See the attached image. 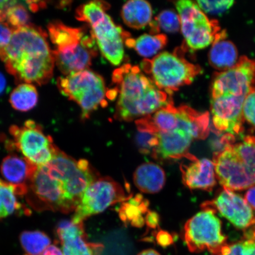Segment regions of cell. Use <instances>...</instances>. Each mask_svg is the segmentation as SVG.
Listing matches in <instances>:
<instances>
[{
    "label": "cell",
    "mask_w": 255,
    "mask_h": 255,
    "mask_svg": "<svg viewBox=\"0 0 255 255\" xmlns=\"http://www.w3.org/2000/svg\"><path fill=\"white\" fill-rule=\"evenodd\" d=\"M116 88L108 98L118 97L115 118L129 122L150 116L173 102L170 95L159 89L138 66L126 64L113 73Z\"/></svg>",
    "instance_id": "obj_2"
},
{
    "label": "cell",
    "mask_w": 255,
    "mask_h": 255,
    "mask_svg": "<svg viewBox=\"0 0 255 255\" xmlns=\"http://www.w3.org/2000/svg\"><path fill=\"white\" fill-rule=\"evenodd\" d=\"M245 97L225 95L212 98L213 123L216 129L229 135H238L244 131L243 107Z\"/></svg>",
    "instance_id": "obj_15"
},
{
    "label": "cell",
    "mask_w": 255,
    "mask_h": 255,
    "mask_svg": "<svg viewBox=\"0 0 255 255\" xmlns=\"http://www.w3.org/2000/svg\"><path fill=\"white\" fill-rule=\"evenodd\" d=\"M179 15L181 30L185 40L191 49L199 50L225 39L218 22L210 20L199 5L189 0L175 2Z\"/></svg>",
    "instance_id": "obj_10"
},
{
    "label": "cell",
    "mask_w": 255,
    "mask_h": 255,
    "mask_svg": "<svg viewBox=\"0 0 255 255\" xmlns=\"http://www.w3.org/2000/svg\"><path fill=\"white\" fill-rule=\"evenodd\" d=\"M27 194L28 202L37 210L68 213L76 209L66 195L63 184L50 176L43 167L37 168Z\"/></svg>",
    "instance_id": "obj_13"
},
{
    "label": "cell",
    "mask_w": 255,
    "mask_h": 255,
    "mask_svg": "<svg viewBox=\"0 0 255 255\" xmlns=\"http://www.w3.org/2000/svg\"><path fill=\"white\" fill-rule=\"evenodd\" d=\"M30 16L27 9L23 5L15 4L8 9L7 14V24L15 29L28 25Z\"/></svg>",
    "instance_id": "obj_29"
},
{
    "label": "cell",
    "mask_w": 255,
    "mask_h": 255,
    "mask_svg": "<svg viewBox=\"0 0 255 255\" xmlns=\"http://www.w3.org/2000/svg\"><path fill=\"white\" fill-rule=\"evenodd\" d=\"M148 205V201L141 194H137L134 197L130 196L123 202L120 207V218L124 222L129 223L133 227L141 228L145 223L143 215L149 211Z\"/></svg>",
    "instance_id": "obj_23"
},
{
    "label": "cell",
    "mask_w": 255,
    "mask_h": 255,
    "mask_svg": "<svg viewBox=\"0 0 255 255\" xmlns=\"http://www.w3.org/2000/svg\"><path fill=\"white\" fill-rule=\"evenodd\" d=\"M245 200L255 210V186L252 187L245 194Z\"/></svg>",
    "instance_id": "obj_39"
},
{
    "label": "cell",
    "mask_w": 255,
    "mask_h": 255,
    "mask_svg": "<svg viewBox=\"0 0 255 255\" xmlns=\"http://www.w3.org/2000/svg\"><path fill=\"white\" fill-rule=\"evenodd\" d=\"M47 35L33 25L15 28L7 46L0 48V59L15 81L22 84H47L53 76L55 60Z\"/></svg>",
    "instance_id": "obj_1"
},
{
    "label": "cell",
    "mask_w": 255,
    "mask_h": 255,
    "mask_svg": "<svg viewBox=\"0 0 255 255\" xmlns=\"http://www.w3.org/2000/svg\"><path fill=\"white\" fill-rule=\"evenodd\" d=\"M17 4L15 1H0V22H4L7 18L8 9L12 5Z\"/></svg>",
    "instance_id": "obj_37"
},
{
    "label": "cell",
    "mask_w": 255,
    "mask_h": 255,
    "mask_svg": "<svg viewBox=\"0 0 255 255\" xmlns=\"http://www.w3.org/2000/svg\"><path fill=\"white\" fill-rule=\"evenodd\" d=\"M28 7L32 11H36L40 8H43L46 6L45 2L42 1H27Z\"/></svg>",
    "instance_id": "obj_41"
},
{
    "label": "cell",
    "mask_w": 255,
    "mask_h": 255,
    "mask_svg": "<svg viewBox=\"0 0 255 255\" xmlns=\"http://www.w3.org/2000/svg\"><path fill=\"white\" fill-rule=\"evenodd\" d=\"M20 197L12 185L0 179V221L9 216L15 214H29L30 212L18 200Z\"/></svg>",
    "instance_id": "obj_24"
},
{
    "label": "cell",
    "mask_w": 255,
    "mask_h": 255,
    "mask_svg": "<svg viewBox=\"0 0 255 255\" xmlns=\"http://www.w3.org/2000/svg\"><path fill=\"white\" fill-rule=\"evenodd\" d=\"M156 241L159 246L166 248L173 244L174 239L168 232L160 231L156 236Z\"/></svg>",
    "instance_id": "obj_36"
},
{
    "label": "cell",
    "mask_w": 255,
    "mask_h": 255,
    "mask_svg": "<svg viewBox=\"0 0 255 255\" xmlns=\"http://www.w3.org/2000/svg\"><path fill=\"white\" fill-rule=\"evenodd\" d=\"M190 162L181 165L183 183L190 189L211 191L216 184L215 165L207 158L197 159L191 155Z\"/></svg>",
    "instance_id": "obj_19"
},
{
    "label": "cell",
    "mask_w": 255,
    "mask_h": 255,
    "mask_svg": "<svg viewBox=\"0 0 255 255\" xmlns=\"http://www.w3.org/2000/svg\"><path fill=\"white\" fill-rule=\"evenodd\" d=\"M255 61L242 57L236 65L215 75L212 85V98L231 95L247 98L255 90Z\"/></svg>",
    "instance_id": "obj_14"
},
{
    "label": "cell",
    "mask_w": 255,
    "mask_h": 255,
    "mask_svg": "<svg viewBox=\"0 0 255 255\" xmlns=\"http://www.w3.org/2000/svg\"><path fill=\"white\" fill-rule=\"evenodd\" d=\"M215 213L212 209H203L185 224L184 241L191 253L209 251L213 254L226 244L222 223Z\"/></svg>",
    "instance_id": "obj_11"
},
{
    "label": "cell",
    "mask_w": 255,
    "mask_h": 255,
    "mask_svg": "<svg viewBox=\"0 0 255 255\" xmlns=\"http://www.w3.org/2000/svg\"><path fill=\"white\" fill-rule=\"evenodd\" d=\"M121 15L124 23L128 26L141 29L151 23L152 9L147 1L131 0L124 5Z\"/></svg>",
    "instance_id": "obj_21"
},
{
    "label": "cell",
    "mask_w": 255,
    "mask_h": 255,
    "mask_svg": "<svg viewBox=\"0 0 255 255\" xmlns=\"http://www.w3.org/2000/svg\"><path fill=\"white\" fill-rule=\"evenodd\" d=\"M24 157L11 154L1 164V173L6 182L14 186L20 197L27 195L32 178L37 169Z\"/></svg>",
    "instance_id": "obj_18"
},
{
    "label": "cell",
    "mask_w": 255,
    "mask_h": 255,
    "mask_svg": "<svg viewBox=\"0 0 255 255\" xmlns=\"http://www.w3.org/2000/svg\"><path fill=\"white\" fill-rule=\"evenodd\" d=\"M203 209L219 212L239 229L247 230L255 226V213L246 200L225 188L212 202L204 203Z\"/></svg>",
    "instance_id": "obj_16"
},
{
    "label": "cell",
    "mask_w": 255,
    "mask_h": 255,
    "mask_svg": "<svg viewBox=\"0 0 255 255\" xmlns=\"http://www.w3.org/2000/svg\"><path fill=\"white\" fill-rule=\"evenodd\" d=\"M38 101L36 87L30 84H21L12 92L9 103L15 110L26 112L33 109Z\"/></svg>",
    "instance_id": "obj_26"
},
{
    "label": "cell",
    "mask_w": 255,
    "mask_h": 255,
    "mask_svg": "<svg viewBox=\"0 0 255 255\" xmlns=\"http://www.w3.org/2000/svg\"><path fill=\"white\" fill-rule=\"evenodd\" d=\"M20 242L27 255H39L51 244L50 239L45 233L39 231L21 233Z\"/></svg>",
    "instance_id": "obj_27"
},
{
    "label": "cell",
    "mask_w": 255,
    "mask_h": 255,
    "mask_svg": "<svg viewBox=\"0 0 255 255\" xmlns=\"http://www.w3.org/2000/svg\"><path fill=\"white\" fill-rule=\"evenodd\" d=\"M137 255H161L157 251L152 250V249H149L141 252L139 254Z\"/></svg>",
    "instance_id": "obj_43"
},
{
    "label": "cell",
    "mask_w": 255,
    "mask_h": 255,
    "mask_svg": "<svg viewBox=\"0 0 255 255\" xmlns=\"http://www.w3.org/2000/svg\"><path fill=\"white\" fill-rule=\"evenodd\" d=\"M13 28L7 23L0 22V48L7 45L11 39Z\"/></svg>",
    "instance_id": "obj_35"
},
{
    "label": "cell",
    "mask_w": 255,
    "mask_h": 255,
    "mask_svg": "<svg viewBox=\"0 0 255 255\" xmlns=\"http://www.w3.org/2000/svg\"><path fill=\"white\" fill-rule=\"evenodd\" d=\"M229 141L222 151L213 154L216 177L225 189L244 190L255 186V137Z\"/></svg>",
    "instance_id": "obj_4"
},
{
    "label": "cell",
    "mask_w": 255,
    "mask_h": 255,
    "mask_svg": "<svg viewBox=\"0 0 255 255\" xmlns=\"http://www.w3.org/2000/svg\"><path fill=\"white\" fill-rule=\"evenodd\" d=\"M39 255H63V254L62 251L57 245H50Z\"/></svg>",
    "instance_id": "obj_40"
},
{
    "label": "cell",
    "mask_w": 255,
    "mask_h": 255,
    "mask_svg": "<svg viewBox=\"0 0 255 255\" xmlns=\"http://www.w3.org/2000/svg\"><path fill=\"white\" fill-rule=\"evenodd\" d=\"M234 1H197V4L204 12L210 14H221L234 5Z\"/></svg>",
    "instance_id": "obj_31"
},
{
    "label": "cell",
    "mask_w": 255,
    "mask_h": 255,
    "mask_svg": "<svg viewBox=\"0 0 255 255\" xmlns=\"http://www.w3.org/2000/svg\"><path fill=\"white\" fill-rule=\"evenodd\" d=\"M136 142L140 152L152 155L158 145V138L155 133L138 131L136 136Z\"/></svg>",
    "instance_id": "obj_30"
},
{
    "label": "cell",
    "mask_w": 255,
    "mask_h": 255,
    "mask_svg": "<svg viewBox=\"0 0 255 255\" xmlns=\"http://www.w3.org/2000/svg\"><path fill=\"white\" fill-rule=\"evenodd\" d=\"M50 40L54 45L55 64L64 75L88 69L97 55L93 34L82 28L69 27L56 21L48 25Z\"/></svg>",
    "instance_id": "obj_3"
},
{
    "label": "cell",
    "mask_w": 255,
    "mask_h": 255,
    "mask_svg": "<svg viewBox=\"0 0 255 255\" xmlns=\"http://www.w3.org/2000/svg\"><path fill=\"white\" fill-rule=\"evenodd\" d=\"M238 50L235 44L225 39L213 43L209 54L210 65L222 72L235 66L238 62Z\"/></svg>",
    "instance_id": "obj_22"
},
{
    "label": "cell",
    "mask_w": 255,
    "mask_h": 255,
    "mask_svg": "<svg viewBox=\"0 0 255 255\" xmlns=\"http://www.w3.org/2000/svg\"><path fill=\"white\" fill-rule=\"evenodd\" d=\"M42 167L50 176L61 181L67 196L76 208L86 189L100 177L87 160H76L59 149L52 160Z\"/></svg>",
    "instance_id": "obj_8"
},
{
    "label": "cell",
    "mask_w": 255,
    "mask_h": 255,
    "mask_svg": "<svg viewBox=\"0 0 255 255\" xmlns=\"http://www.w3.org/2000/svg\"><path fill=\"white\" fill-rule=\"evenodd\" d=\"M128 197L123 186L116 180L110 177H100L83 194L72 221L84 222L116 203L125 202Z\"/></svg>",
    "instance_id": "obj_12"
},
{
    "label": "cell",
    "mask_w": 255,
    "mask_h": 255,
    "mask_svg": "<svg viewBox=\"0 0 255 255\" xmlns=\"http://www.w3.org/2000/svg\"><path fill=\"white\" fill-rule=\"evenodd\" d=\"M143 71L151 76L156 86L170 95L185 85H190L199 75L198 65L188 61L177 54L163 52L152 59H145L141 63Z\"/></svg>",
    "instance_id": "obj_6"
},
{
    "label": "cell",
    "mask_w": 255,
    "mask_h": 255,
    "mask_svg": "<svg viewBox=\"0 0 255 255\" xmlns=\"http://www.w3.org/2000/svg\"><path fill=\"white\" fill-rule=\"evenodd\" d=\"M6 87V80L2 73L0 72V94L4 91Z\"/></svg>",
    "instance_id": "obj_42"
},
{
    "label": "cell",
    "mask_w": 255,
    "mask_h": 255,
    "mask_svg": "<svg viewBox=\"0 0 255 255\" xmlns=\"http://www.w3.org/2000/svg\"><path fill=\"white\" fill-rule=\"evenodd\" d=\"M145 221L148 227L155 229L159 225V217L157 213L148 211L146 213Z\"/></svg>",
    "instance_id": "obj_38"
},
{
    "label": "cell",
    "mask_w": 255,
    "mask_h": 255,
    "mask_svg": "<svg viewBox=\"0 0 255 255\" xmlns=\"http://www.w3.org/2000/svg\"><path fill=\"white\" fill-rule=\"evenodd\" d=\"M243 116L252 127L255 128V90L247 96L243 107Z\"/></svg>",
    "instance_id": "obj_32"
},
{
    "label": "cell",
    "mask_w": 255,
    "mask_h": 255,
    "mask_svg": "<svg viewBox=\"0 0 255 255\" xmlns=\"http://www.w3.org/2000/svg\"><path fill=\"white\" fill-rule=\"evenodd\" d=\"M212 255H245L241 241L228 245L225 244Z\"/></svg>",
    "instance_id": "obj_34"
},
{
    "label": "cell",
    "mask_w": 255,
    "mask_h": 255,
    "mask_svg": "<svg viewBox=\"0 0 255 255\" xmlns=\"http://www.w3.org/2000/svg\"><path fill=\"white\" fill-rule=\"evenodd\" d=\"M9 133L12 141L8 143L9 149L20 152L37 167L49 163L59 150L52 136L46 134L43 128L34 121H25L21 126H12Z\"/></svg>",
    "instance_id": "obj_9"
},
{
    "label": "cell",
    "mask_w": 255,
    "mask_h": 255,
    "mask_svg": "<svg viewBox=\"0 0 255 255\" xmlns=\"http://www.w3.org/2000/svg\"><path fill=\"white\" fill-rule=\"evenodd\" d=\"M241 241L245 255H255V226L247 229Z\"/></svg>",
    "instance_id": "obj_33"
},
{
    "label": "cell",
    "mask_w": 255,
    "mask_h": 255,
    "mask_svg": "<svg viewBox=\"0 0 255 255\" xmlns=\"http://www.w3.org/2000/svg\"><path fill=\"white\" fill-rule=\"evenodd\" d=\"M57 85L63 95L81 108L83 120L89 119L91 114L99 108L107 105L108 91L104 79L90 70L59 78Z\"/></svg>",
    "instance_id": "obj_7"
},
{
    "label": "cell",
    "mask_w": 255,
    "mask_h": 255,
    "mask_svg": "<svg viewBox=\"0 0 255 255\" xmlns=\"http://www.w3.org/2000/svg\"><path fill=\"white\" fill-rule=\"evenodd\" d=\"M63 255H101L104 246L88 240L84 222L63 221L56 229Z\"/></svg>",
    "instance_id": "obj_17"
},
{
    "label": "cell",
    "mask_w": 255,
    "mask_h": 255,
    "mask_svg": "<svg viewBox=\"0 0 255 255\" xmlns=\"http://www.w3.org/2000/svg\"><path fill=\"white\" fill-rule=\"evenodd\" d=\"M109 4L104 1H91L76 9L78 20L90 25L92 33L102 54L115 66L122 63L124 56V41L129 34L117 25L106 12Z\"/></svg>",
    "instance_id": "obj_5"
},
{
    "label": "cell",
    "mask_w": 255,
    "mask_h": 255,
    "mask_svg": "<svg viewBox=\"0 0 255 255\" xmlns=\"http://www.w3.org/2000/svg\"><path fill=\"white\" fill-rule=\"evenodd\" d=\"M126 43L127 46L133 48L140 56L150 57L166 46L167 37L163 34H145L136 39L129 37Z\"/></svg>",
    "instance_id": "obj_25"
},
{
    "label": "cell",
    "mask_w": 255,
    "mask_h": 255,
    "mask_svg": "<svg viewBox=\"0 0 255 255\" xmlns=\"http://www.w3.org/2000/svg\"><path fill=\"white\" fill-rule=\"evenodd\" d=\"M149 25L152 34H157L160 31L174 33L181 28L179 15L171 9L161 12Z\"/></svg>",
    "instance_id": "obj_28"
},
{
    "label": "cell",
    "mask_w": 255,
    "mask_h": 255,
    "mask_svg": "<svg viewBox=\"0 0 255 255\" xmlns=\"http://www.w3.org/2000/svg\"><path fill=\"white\" fill-rule=\"evenodd\" d=\"M133 182L143 193L155 194L165 186L166 175L162 167L154 162H146L137 167L133 173Z\"/></svg>",
    "instance_id": "obj_20"
}]
</instances>
